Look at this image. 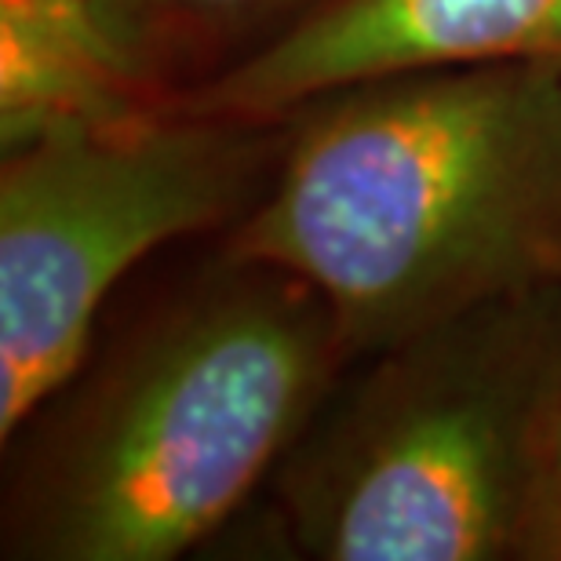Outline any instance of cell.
I'll return each instance as SVG.
<instances>
[{
  "label": "cell",
  "mask_w": 561,
  "mask_h": 561,
  "mask_svg": "<svg viewBox=\"0 0 561 561\" xmlns=\"http://www.w3.org/2000/svg\"><path fill=\"white\" fill-rule=\"evenodd\" d=\"M536 558H540V561H561V525H558V529L540 543V551H536Z\"/></svg>",
  "instance_id": "9"
},
{
  "label": "cell",
  "mask_w": 561,
  "mask_h": 561,
  "mask_svg": "<svg viewBox=\"0 0 561 561\" xmlns=\"http://www.w3.org/2000/svg\"><path fill=\"white\" fill-rule=\"evenodd\" d=\"M492 62H561V0H318L172 103L288 121L354 84Z\"/></svg>",
  "instance_id": "5"
},
{
  "label": "cell",
  "mask_w": 561,
  "mask_h": 561,
  "mask_svg": "<svg viewBox=\"0 0 561 561\" xmlns=\"http://www.w3.org/2000/svg\"><path fill=\"white\" fill-rule=\"evenodd\" d=\"M561 525V431H558V445H554V463H551V485H547V500H543V514L540 525H536V536L529 543V558H536L540 543Z\"/></svg>",
  "instance_id": "8"
},
{
  "label": "cell",
  "mask_w": 561,
  "mask_h": 561,
  "mask_svg": "<svg viewBox=\"0 0 561 561\" xmlns=\"http://www.w3.org/2000/svg\"><path fill=\"white\" fill-rule=\"evenodd\" d=\"M357 362L277 467L299 554L529 558L561 431V285L448 313Z\"/></svg>",
  "instance_id": "3"
},
{
  "label": "cell",
  "mask_w": 561,
  "mask_h": 561,
  "mask_svg": "<svg viewBox=\"0 0 561 561\" xmlns=\"http://www.w3.org/2000/svg\"><path fill=\"white\" fill-rule=\"evenodd\" d=\"M310 4L318 0H117L161 73L172 59L186 55L190 44L230 37L249 30L252 22L280 19L288 11L302 15Z\"/></svg>",
  "instance_id": "7"
},
{
  "label": "cell",
  "mask_w": 561,
  "mask_h": 561,
  "mask_svg": "<svg viewBox=\"0 0 561 561\" xmlns=\"http://www.w3.org/2000/svg\"><path fill=\"white\" fill-rule=\"evenodd\" d=\"M346 362L307 280L222 252L81 387L41 405L51 420L8 489L4 558L186 554L277 474Z\"/></svg>",
  "instance_id": "2"
},
{
  "label": "cell",
  "mask_w": 561,
  "mask_h": 561,
  "mask_svg": "<svg viewBox=\"0 0 561 561\" xmlns=\"http://www.w3.org/2000/svg\"><path fill=\"white\" fill-rule=\"evenodd\" d=\"M285 121L146 106L62 125L0 164V442L92 354L110 291L146 255L233 227L271 183Z\"/></svg>",
  "instance_id": "4"
},
{
  "label": "cell",
  "mask_w": 561,
  "mask_h": 561,
  "mask_svg": "<svg viewBox=\"0 0 561 561\" xmlns=\"http://www.w3.org/2000/svg\"><path fill=\"white\" fill-rule=\"evenodd\" d=\"M117 0H0V146L168 103Z\"/></svg>",
  "instance_id": "6"
},
{
  "label": "cell",
  "mask_w": 561,
  "mask_h": 561,
  "mask_svg": "<svg viewBox=\"0 0 561 561\" xmlns=\"http://www.w3.org/2000/svg\"><path fill=\"white\" fill-rule=\"evenodd\" d=\"M222 252L307 280L351 362L558 288L561 62L401 73L302 106Z\"/></svg>",
  "instance_id": "1"
}]
</instances>
